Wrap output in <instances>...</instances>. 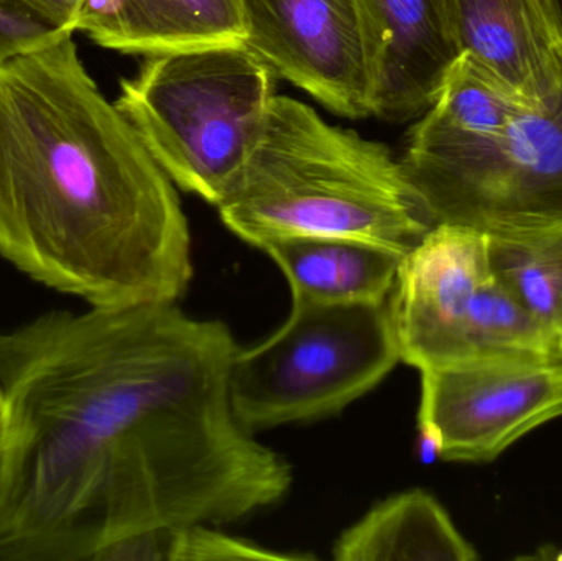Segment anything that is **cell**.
<instances>
[{"label": "cell", "mask_w": 562, "mask_h": 561, "mask_svg": "<svg viewBox=\"0 0 562 561\" xmlns=\"http://www.w3.org/2000/svg\"><path fill=\"white\" fill-rule=\"evenodd\" d=\"M0 257L95 308L177 303L193 279L177 188L72 33L0 63Z\"/></svg>", "instance_id": "2"}, {"label": "cell", "mask_w": 562, "mask_h": 561, "mask_svg": "<svg viewBox=\"0 0 562 561\" xmlns=\"http://www.w3.org/2000/svg\"><path fill=\"white\" fill-rule=\"evenodd\" d=\"M313 560L273 552L206 524H178L138 534L111 547L99 561Z\"/></svg>", "instance_id": "17"}, {"label": "cell", "mask_w": 562, "mask_h": 561, "mask_svg": "<svg viewBox=\"0 0 562 561\" xmlns=\"http://www.w3.org/2000/svg\"><path fill=\"white\" fill-rule=\"evenodd\" d=\"M290 283L293 302L385 303L402 254L346 237H286L262 247Z\"/></svg>", "instance_id": "13"}, {"label": "cell", "mask_w": 562, "mask_h": 561, "mask_svg": "<svg viewBox=\"0 0 562 561\" xmlns=\"http://www.w3.org/2000/svg\"><path fill=\"white\" fill-rule=\"evenodd\" d=\"M558 560L562 561V550L560 553H558V557H557Z\"/></svg>", "instance_id": "21"}, {"label": "cell", "mask_w": 562, "mask_h": 561, "mask_svg": "<svg viewBox=\"0 0 562 561\" xmlns=\"http://www.w3.org/2000/svg\"><path fill=\"white\" fill-rule=\"evenodd\" d=\"M7 418V401L5 394H3L2 384H0V434H2L3 424Z\"/></svg>", "instance_id": "20"}, {"label": "cell", "mask_w": 562, "mask_h": 561, "mask_svg": "<svg viewBox=\"0 0 562 561\" xmlns=\"http://www.w3.org/2000/svg\"><path fill=\"white\" fill-rule=\"evenodd\" d=\"M217 210L259 249L286 237H346L406 256L435 226L386 145L288 96L273 98L262 138Z\"/></svg>", "instance_id": "3"}, {"label": "cell", "mask_w": 562, "mask_h": 561, "mask_svg": "<svg viewBox=\"0 0 562 561\" xmlns=\"http://www.w3.org/2000/svg\"><path fill=\"white\" fill-rule=\"evenodd\" d=\"M562 417V361L485 358L422 372L423 461L491 463Z\"/></svg>", "instance_id": "7"}, {"label": "cell", "mask_w": 562, "mask_h": 561, "mask_svg": "<svg viewBox=\"0 0 562 561\" xmlns=\"http://www.w3.org/2000/svg\"><path fill=\"white\" fill-rule=\"evenodd\" d=\"M487 243L481 231L435 224L403 257L389 296L402 362L423 372L461 361L475 296L492 273Z\"/></svg>", "instance_id": "9"}, {"label": "cell", "mask_w": 562, "mask_h": 561, "mask_svg": "<svg viewBox=\"0 0 562 561\" xmlns=\"http://www.w3.org/2000/svg\"><path fill=\"white\" fill-rule=\"evenodd\" d=\"M76 32L124 53L243 43L240 0H82Z\"/></svg>", "instance_id": "12"}, {"label": "cell", "mask_w": 562, "mask_h": 561, "mask_svg": "<svg viewBox=\"0 0 562 561\" xmlns=\"http://www.w3.org/2000/svg\"><path fill=\"white\" fill-rule=\"evenodd\" d=\"M562 40V0H547Z\"/></svg>", "instance_id": "19"}, {"label": "cell", "mask_w": 562, "mask_h": 561, "mask_svg": "<svg viewBox=\"0 0 562 561\" xmlns=\"http://www.w3.org/2000/svg\"><path fill=\"white\" fill-rule=\"evenodd\" d=\"M370 112L405 122L423 114L461 58L454 0H357Z\"/></svg>", "instance_id": "10"}, {"label": "cell", "mask_w": 562, "mask_h": 561, "mask_svg": "<svg viewBox=\"0 0 562 561\" xmlns=\"http://www.w3.org/2000/svg\"><path fill=\"white\" fill-rule=\"evenodd\" d=\"M487 236L492 273L562 351V223Z\"/></svg>", "instance_id": "15"}, {"label": "cell", "mask_w": 562, "mask_h": 561, "mask_svg": "<svg viewBox=\"0 0 562 561\" xmlns=\"http://www.w3.org/2000/svg\"><path fill=\"white\" fill-rule=\"evenodd\" d=\"M400 361L389 300L293 302L286 322L270 338L237 349L231 405L250 434L319 420L369 394Z\"/></svg>", "instance_id": "6"}, {"label": "cell", "mask_w": 562, "mask_h": 561, "mask_svg": "<svg viewBox=\"0 0 562 561\" xmlns=\"http://www.w3.org/2000/svg\"><path fill=\"white\" fill-rule=\"evenodd\" d=\"M400 161L432 224L505 234L562 223V91L528 104L461 56Z\"/></svg>", "instance_id": "4"}, {"label": "cell", "mask_w": 562, "mask_h": 561, "mask_svg": "<svg viewBox=\"0 0 562 561\" xmlns=\"http://www.w3.org/2000/svg\"><path fill=\"white\" fill-rule=\"evenodd\" d=\"M82 0H0V63L76 32Z\"/></svg>", "instance_id": "18"}, {"label": "cell", "mask_w": 562, "mask_h": 561, "mask_svg": "<svg viewBox=\"0 0 562 561\" xmlns=\"http://www.w3.org/2000/svg\"><path fill=\"white\" fill-rule=\"evenodd\" d=\"M485 358L562 361L557 339L494 273L475 296L465 333L464 355L459 362Z\"/></svg>", "instance_id": "16"}, {"label": "cell", "mask_w": 562, "mask_h": 561, "mask_svg": "<svg viewBox=\"0 0 562 561\" xmlns=\"http://www.w3.org/2000/svg\"><path fill=\"white\" fill-rule=\"evenodd\" d=\"M244 45L273 75L344 117L370 112L357 0H240Z\"/></svg>", "instance_id": "8"}, {"label": "cell", "mask_w": 562, "mask_h": 561, "mask_svg": "<svg viewBox=\"0 0 562 561\" xmlns=\"http://www.w3.org/2000/svg\"><path fill=\"white\" fill-rule=\"evenodd\" d=\"M237 349L177 303L53 310L0 333V561H99L158 527L280 503L290 463L231 405Z\"/></svg>", "instance_id": "1"}, {"label": "cell", "mask_w": 562, "mask_h": 561, "mask_svg": "<svg viewBox=\"0 0 562 561\" xmlns=\"http://www.w3.org/2000/svg\"><path fill=\"white\" fill-rule=\"evenodd\" d=\"M462 58L533 105L562 91V40L547 0H454Z\"/></svg>", "instance_id": "11"}, {"label": "cell", "mask_w": 562, "mask_h": 561, "mask_svg": "<svg viewBox=\"0 0 562 561\" xmlns=\"http://www.w3.org/2000/svg\"><path fill=\"white\" fill-rule=\"evenodd\" d=\"M276 78L244 43L190 46L147 55L115 104L170 180L217 206L262 138Z\"/></svg>", "instance_id": "5"}, {"label": "cell", "mask_w": 562, "mask_h": 561, "mask_svg": "<svg viewBox=\"0 0 562 561\" xmlns=\"http://www.w3.org/2000/svg\"><path fill=\"white\" fill-rule=\"evenodd\" d=\"M333 556L339 561L479 559L448 510L423 490L406 491L376 504L339 537Z\"/></svg>", "instance_id": "14"}]
</instances>
